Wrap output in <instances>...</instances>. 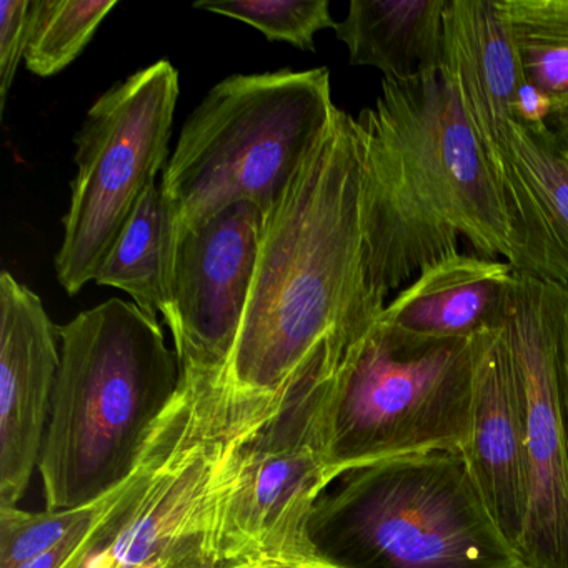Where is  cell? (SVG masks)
<instances>
[{
    "mask_svg": "<svg viewBox=\"0 0 568 568\" xmlns=\"http://www.w3.org/2000/svg\"><path fill=\"white\" fill-rule=\"evenodd\" d=\"M385 307L365 267L355 118L338 109L324 141L265 214L229 377L244 390L277 394L317 362L344 358Z\"/></svg>",
    "mask_w": 568,
    "mask_h": 568,
    "instance_id": "obj_1",
    "label": "cell"
},
{
    "mask_svg": "<svg viewBox=\"0 0 568 568\" xmlns=\"http://www.w3.org/2000/svg\"><path fill=\"white\" fill-rule=\"evenodd\" d=\"M355 131L365 267L382 302L462 244L521 272L510 219L447 65L410 81L382 79Z\"/></svg>",
    "mask_w": 568,
    "mask_h": 568,
    "instance_id": "obj_2",
    "label": "cell"
},
{
    "mask_svg": "<svg viewBox=\"0 0 568 568\" xmlns=\"http://www.w3.org/2000/svg\"><path fill=\"white\" fill-rule=\"evenodd\" d=\"M174 400L141 464L68 568H207L219 504L245 445L281 410L277 394L239 388L229 368L179 364Z\"/></svg>",
    "mask_w": 568,
    "mask_h": 568,
    "instance_id": "obj_3",
    "label": "cell"
},
{
    "mask_svg": "<svg viewBox=\"0 0 568 568\" xmlns=\"http://www.w3.org/2000/svg\"><path fill=\"white\" fill-rule=\"evenodd\" d=\"M61 368L39 471L45 510L85 507L141 464L174 400L179 358L158 317L114 297L59 327Z\"/></svg>",
    "mask_w": 568,
    "mask_h": 568,
    "instance_id": "obj_4",
    "label": "cell"
},
{
    "mask_svg": "<svg viewBox=\"0 0 568 568\" xmlns=\"http://www.w3.org/2000/svg\"><path fill=\"white\" fill-rule=\"evenodd\" d=\"M337 112L325 68L219 82L185 121L162 178L178 239L241 202L268 214Z\"/></svg>",
    "mask_w": 568,
    "mask_h": 568,
    "instance_id": "obj_5",
    "label": "cell"
},
{
    "mask_svg": "<svg viewBox=\"0 0 568 568\" xmlns=\"http://www.w3.org/2000/svg\"><path fill=\"white\" fill-rule=\"evenodd\" d=\"M308 544L331 568H525L450 452L348 471L315 505Z\"/></svg>",
    "mask_w": 568,
    "mask_h": 568,
    "instance_id": "obj_6",
    "label": "cell"
},
{
    "mask_svg": "<svg viewBox=\"0 0 568 568\" xmlns=\"http://www.w3.org/2000/svg\"><path fill=\"white\" fill-rule=\"evenodd\" d=\"M477 337H415L378 317L348 348L325 394L322 432L332 475L410 455L464 454Z\"/></svg>",
    "mask_w": 568,
    "mask_h": 568,
    "instance_id": "obj_7",
    "label": "cell"
},
{
    "mask_svg": "<svg viewBox=\"0 0 568 568\" xmlns=\"http://www.w3.org/2000/svg\"><path fill=\"white\" fill-rule=\"evenodd\" d=\"M179 72L158 61L112 85L75 135V172L64 237L55 255L69 295L94 281L144 192L168 159Z\"/></svg>",
    "mask_w": 568,
    "mask_h": 568,
    "instance_id": "obj_8",
    "label": "cell"
},
{
    "mask_svg": "<svg viewBox=\"0 0 568 568\" xmlns=\"http://www.w3.org/2000/svg\"><path fill=\"white\" fill-rule=\"evenodd\" d=\"M341 362L325 358L292 385L281 410L245 445L219 504L215 561L314 564L308 520L335 480L324 454L322 410Z\"/></svg>",
    "mask_w": 568,
    "mask_h": 568,
    "instance_id": "obj_9",
    "label": "cell"
},
{
    "mask_svg": "<svg viewBox=\"0 0 568 568\" xmlns=\"http://www.w3.org/2000/svg\"><path fill=\"white\" fill-rule=\"evenodd\" d=\"M501 334L520 387L528 457L525 568H568V287L515 271Z\"/></svg>",
    "mask_w": 568,
    "mask_h": 568,
    "instance_id": "obj_10",
    "label": "cell"
},
{
    "mask_svg": "<svg viewBox=\"0 0 568 568\" xmlns=\"http://www.w3.org/2000/svg\"><path fill=\"white\" fill-rule=\"evenodd\" d=\"M444 64L510 219L520 274L567 285L568 257L515 141L514 102L525 75L498 0H448Z\"/></svg>",
    "mask_w": 568,
    "mask_h": 568,
    "instance_id": "obj_11",
    "label": "cell"
},
{
    "mask_svg": "<svg viewBox=\"0 0 568 568\" xmlns=\"http://www.w3.org/2000/svg\"><path fill=\"white\" fill-rule=\"evenodd\" d=\"M265 214L241 202L175 244L161 314L179 364L229 368L257 267Z\"/></svg>",
    "mask_w": 568,
    "mask_h": 568,
    "instance_id": "obj_12",
    "label": "cell"
},
{
    "mask_svg": "<svg viewBox=\"0 0 568 568\" xmlns=\"http://www.w3.org/2000/svg\"><path fill=\"white\" fill-rule=\"evenodd\" d=\"M61 368L59 327L41 297L0 275V507H18L41 460Z\"/></svg>",
    "mask_w": 568,
    "mask_h": 568,
    "instance_id": "obj_13",
    "label": "cell"
},
{
    "mask_svg": "<svg viewBox=\"0 0 568 568\" xmlns=\"http://www.w3.org/2000/svg\"><path fill=\"white\" fill-rule=\"evenodd\" d=\"M464 455L498 530L520 550L528 514L527 435L501 325L477 337L474 412Z\"/></svg>",
    "mask_w": 568,
    "mask_h": 568,
    "instance_id": "obj_14",
    "label": "cell"
},
{
    "mask_svg": "<svg viewBox=\"0 0 568 568\" xmlns=\"http://www.w3.org/2000/svg\"><path fill=\"white\" fill-rule=\"evenodd\" d=\"M515 268L505 261L455 254L422 272L387 304L381 321L434 341H468L504 321Z\"/></svg>",
    "mask_w": 568,
    "mask_h": 568,
    "instance_id": "obj_15",
    "label": "cell"
},
{
    "mask_svg": "<svg viewBox=\"0 0 568 568\" xmlns=\"http://www.w3.org/2000/svg\"><path fill=\"white\" fill-rule=\"evenodd\" d=\"M448 0H352L335 26L352 65L378 69L405 82L444 65V18Z\"/></svg>",
    "mask_w": 568,
    "mask_h": 568,
    "instance_id": "obj_16",
    "label": "cell"
},
{
    "mask_svg": "<svg viewBox=\"0 0 568 568\" xmlns=\"http://www.w3.org/2000/svg\"><path fill=\"white\" fill-rule=\"evenodd\" d=\"M178 244L174 211L159 185L142 195L94 282L131 295L145 314L158 317L168 301Z\"/></svg>",
    "mask_w": 568,
    "mask_h": 568,
    "instance_id": "obj_17",
    "label": "cell"
},
{
    "mask_svg": "<svg viewBox=\"0 0 568 568\" xmlns=\"http://www.w3.org/2000/svg\"><path fill=\"white\" fill-rule=\"evenodd\" d=\"M498 2L525 81L550 98V128L568 144V0Z\"/></svg>",
    "mask_w": 568,
    "mask_h": 568,
    "instance_id": "obj_18",
    "label": "cell"
},
{
    "mask_svg": "<svg viewBox=\"0 0 568 568\" xmlns=\"http://www.w3.org/2000/svg\"><path fill=\"white\" fill-rule=\"evenodd\" d=\"M114 8L115 0H32L26 68L39 78L64 71Z\"/></svg>",
    "mask_w": 568,
    "mask_h": 568,
    "instance_id": "obj_19",
    "label": "cell"
},
{
    "mask_svg": "<svg viewBox=\"0 0 568 568\" xmlns=\"http://www.w3.org/2000/svg\"><path fill=\"white\" fill-rule=\"evenodd\" d=\"M194 8L244 22L271 42H287L308 52L315 51L317 32L337 26L328 0H222L197 2Z\"/></svg>",
    "mask_w": 568,
    "mask_h": 568,
    "instance_id": "obj_20",
    "label": "cell"
},
{
    "mask_svg": "<svg viewBox=\"0 0 568 568\" xmlns=\"http://www.w3.org/2000/svg\"><path fill=\"white\" fill-rule=\"evenodd\" d=\"M514 128L521 161L568 257V144L550 125L527 128L515 121Z\"/></svg>",
    "mask_w": 568,
    "mask_h": 568,
    "instance_id": "obj_21",
    "label": "cell"
},
{
    "mask_svg": "<svg viewBox=\"0 0 568 568\" xmlns=\"http://www.w3.org/2000/svg\"><path fill=\"white\" fill-rule=\"evenodd\" d=\"M112 491L85 507L26 511L0 507V568H18L64 540L108 504Z\"/></svg>",
    "mask_w": 568,
    "mask_h": 568,
    "instance_id": "obj_22",
    "label": "cell"
},
{
    "mask_svg": "<svg viewBox=\"0 0 568 568\" xmlns=\"http://www.w3.org/2000/svg\"><path fill=\"white\" fill-rule=\"evenodd\" d=\"M32 0L0 2V111L4 112L16 72L29 44Z\"/></svg>",
    "mask_w": 568,
    "mask_h": 568,
    "instance_id": "obj_23",
    "label": "cell"
},
{
    "mask_svg": "<svg viewBox=\"0 0 568 568\" xmlns=\"http://www.w3.org/2000/svg\"><path fill=\"white\" fill-rule=\"evenodd\" d=\"M122 485L112 491L108 504H105L104 507L101 508V511H98L94 517L82 521L75 530H72L64 540L59 541V544L55 545V547H52L51 550L39 555V557L32 558V560L26 561V564H22L21 567L18 568H68L69 565L79 557L84 545L88 544L89 535H91L92 528L98 524L99 518H101L102 515L105 514V510L114 504L119 491H121Z\"/></svg>",
    "mask_w": 568,
    "mask_h": 568,
    "instance_id": "obj_24",
    "label": "cell"
},
{
    "mask_svg": "<svg viewBox=\"0 0 568 568\" xmlns=\"http://www.w3.org/2000/svg\"><path fill=\"white\" fill-rule=\"evenodd\" d=\"M514 118L520 125L540 128L550 125L554 118V104L550 98L528 81L518 88L514 102Z\"/></svg>",
    "mask_w": 568,
    "mask_h": 568,
    "instance_id": "obj_25",
    "label": "cell"
},
{
    "mask_svg": "<svg viewBox=\"0 0 568 568\" xmlns=\"http://www.w3.org/2000/svg\"><path fill=\"white\" fill-rule=\"evenodd\" d=\"M257 568H331L321 561L304 564V561H262Z\"/></svg>",
    "mask_w": 568,
    "mask_h": 568,
    "instance_id": "obj_26",
    "label": "cell"
},
{
    "mask_svg": "<svg viewBox=\"0 0 568 568\" xmlns=\"http://www.w3.org/2000/svg\"><path fill=\"white\" fill-rule=\"evenodd\" d=\"M262 561L235 560L222 561V564L211 565L207 568H257Z\"/></svg>",
    "mask_w": 568,
    "mask_h": 568,
    "instance_id": "obj_27",
    "label": "cell"
}]
</instances>
